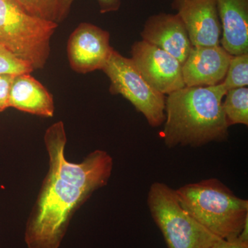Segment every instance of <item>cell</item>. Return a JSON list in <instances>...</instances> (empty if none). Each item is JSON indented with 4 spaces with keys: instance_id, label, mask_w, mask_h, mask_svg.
I'll return each instance as SVG.
<instances>
[{
    "instance_id": "cell-12",
    "label": "cell",
    "mask_w": 248,
    "mask_h": 248,
    "mask_svg": "<svg viewBox=\"0 0 248 248\" xmlns=\"http://www.w3.org/2000/svg\"><path fill=\"white\" fill-rule=\"evenodd\" d=\"M141 36L142 40L170 54L182 65L193 48L177 14L161 13L151 16L145 23Z\"/></svg>"
},
{
    "instance_id": "cell-1",
    "label": "cell",
    "mask_w": 248,
    "mask_h": 248,
    "mask_svg": "<svg viewBox=\"0 0 248 248\" xmlns=\"http://www.w3.org/2000/svg\"><path fill=\"white\" fill-rule=\"evenodd\" d=\"M223 84L185 87L166 98V120L161 137L169 148L201 147L226 141L229 125L223 108Z\"/></svg>"
},
{
    "instance_id": "cell-16",
    "label": "cell",
    "mask_w": 248,
    "mask_h": 248,
    "mask_svg": "<svg viewBox=\"0 0 248 248\" xmlns=\"http://www.w3.org/2000/svg\"><path fill=\"white\" fill-rule=\"evenodd\" d=\"M28 12L45 20L62 22L68 16L64 0H16Z\"/></svg>"
},
{
    "instance_id": "cell-14",
    "label": "cell",
    "mask_w": 248,
    "mask_h": 248,
    "mask_svg": "<svg viewBox=\"0 0 248 248\" xmlns=\"http://www.w3.org/2000/svg\"><path fill=\"white\" fill-rule=\"evenodd\" d=\"M9 106L40 117H52L55 112L53 96L30 73L15 76L9 93Z\"/></svg>"
},
{
    "instance_id": "cell-10",
    "label": "cell",
    "mask_w": 248,
    "mask_h": 248,
    "mask_svg": "<svg viewBox=\"0 0 248 248\" xmlns=\"http://www.w3.org/2000/svg\"><path fill=\"white\" fill-rule=\"evenodd\" d=\"M193 47L220 45L221 26L216 0H173Z\"/></svg>"
},
{
    "instance_id": "cell-7",
    "label": "cell",
    "mask_w": 248,
    "mask_h": 248,
    "mask_svg": "<svg viewBox=\"0 0 248 248\" xmlns=\"http://www.w3.org/2000/svg\"><path fill=\"white\" fill-rule=\"evenodd\" d=\"M102 71L110 81V92L121 94L144 116L149 125L161 126L166 120V97L141 76L131 59L114 50Z\"/></svg>"
},
{
    "instance_id": "cell-2",
    "label": "cell",
    "mask_w": 248,
    "mask_h": 248,
    "mask_svg": "<svg viewBox=\"0 0 248 248\" xmlns=\"http://www.w3.org/2000/svg\"><path fill=\"white\" fill-rule=\"evenodd\" d=\"M92 195L48 170L26 225L28 248H60L72 218Z\"/></svg>"
},
{
    "instance_id": "cell-9",
    "label": "cell",
    "mask_w": 248,
    "mask_h": 248,
    "mask_svg": "<svg viewBox=\"0 0 248 248\" xmlns=\"http://www.w3.org/2000/svg\"><path fill=\"white\" fill-rule=\"evenodd\" d=\"M113 50L109 32L90 23H81L67 45L70 65L79 73L102 70Z\"/></svg>"
},
{
    "instance_id": "cell-18",
    "label": "cell",
    "mask_w": 248,
    "mask_h": 248,
    "mask_svg": "<svg viewBox=\"0 0 248 248\" xmlns=\"http://www.w3.org/2000/svg\"><path fill=\"white\" fill-rule=\"evenodd\" d=\"M34 69L30 64L18 58L0 44V74L17 75L31 73Z\"/></svg>"
},
{
    "instance_id": "cell-8",
    "label": "cell",
    "mask_w": 248,
    "mask_h": 248,
    "mask_svg": "<svg viewBox=\"0 0 248 248\" xmlns=\"http://www.w3.org/2000/svg\"><path fill=\"white\" fill-rule=\"evenodd\" d=\"M131 54L132 61L141 76L161 94L185 87L182 64L170 54L143 40L134 44Z\"/></svg>"
},
{
    "instance_id": "cell-21",
    "label": "cell",
    "mask_w": 248,
    "mask_h": 248,
    "mask_svg": "<svg viewBox=\"0 0 248 248\" xmlns=\"http://www.w3.org/2000/svg\"><path fill=\"white\" fill-rule=\"evenodd\" d=\"M212 248H248V244L243 242L238 238L231 240L221 239Z\"/></svg>"
},
{
    "instance_id": "cell-13",
    "label": "cell",
    "mask_w": 248,
    "mask_h": 248,
    "mask_svg": "<svg viewBox=\"0 0 248 248\" xmlns=\"http://www.w3.org/2000/svg\"><path fill=\"white\" fill-rule=\"evenodd\" d=\"M221 46L230 55L248 53V0H216Z\"/></svg>"
},
{
    "instance_id": "cell-4",
    "label": "cell",
    "mask_w": 248,
    "mask_h": 248,
    "mask_svg": "<svg viewBox=\"0 0 248 248\" xmlns=\"http://www.w3.org/2000/svg\"><path fill=\"white\" fill-rule=\"evenodd\" d=\"M58 26L31 14L16 0H0V44L34 70L45 66Z\"/></svg>"
},
{
    "instance_id": "cell-6",
    "label": "cell",
    "mask_w": 248,
    "mask_h": 248,
    "mask_svg": "<svg viewBox=\"0 0 248 248\" xmlns=\"http://www.w3.org/2000/svg\"><path fill=\"white\" fill-rule=\"evenodd\" d=\"M66 142V130L62 121L48 127L45 135L48 170L92 193L107 186L113 169L112 156L107 151L96 150L81 162H70L65 157Z\"/></svg>"
},
{
    "instance_id": "cell-19",
    "label": "cell",
    "mask_w": 248,
    "mask_h": 248,
    "mask_svg": "<svg viewBox=\"0 0 248 248\" xmlns=\"http://www.w3.org/2000/svg\"><path fill=\"white\" fill-rule=\"evenodd\" d=\"M14 75L0 74V112L9 108V93Z\"/></svg>"
},
{
    "instance_id": "cell-5",
    "label": "cell",
    "mask_w": 248,
    "mask_h": 248,
    "mask_svg": "<svg viewBox=\"0 0 248 248\" xmlns=\"http://www.w3.org/2000/svg\"><path fill=\"white\" fill-rule=\"evenodd\" d=\"M147 203L168 248H212L221 239L190 216L164 183L152 184Z\"/></svg>"
},
{
    "instance_id": "cell-11",
    "label": "cell",
    "mask_w": 248,
    "mask_h": 248,
    "mask_svg": "<svg viewBox=\"0 0 248 248\" xmlns=\"http://www.w3.org/2000/svg\"><path fill=\"white\" fill-rule=\"evenodd\" d=\"M232 58V55L221 45L193 47L182 65L185 86L198 87L221 84Z\"/></svg>"
},
{
    "instance_id": "cell-17",
    "label": "cell",
    "mask_w": 248,
    "mask_h": 248,
    "mask_svg": "<svg viewBox=\"0 0 248 248\" xmlns=\"http://www.w3.org/2000/svg\"><path fill=\"white\" fill-rule=\"evenodd\" d=\"M222 84L227 91L238 88L248 87V53L232 56L226 78Z\"/></svg>"
},
{
    "instance_id": "cell-15",
    "label": "cell",
    "mask_w": 248,
    "mask_h": 248,
    "mask_svg": "<svg viewBox=\"0 0 248 248\" xmlns=\"http://www.w3.org/2000/svg\"><path fill=\"white\" fill-rule=\"evenodd\" d=\"M223 108L229 126L235 124L248 125V89L238 88L227 91Z\"/></svg>"
},
{
    "instance_id": "cell-3",
    "label": "cell",
    "mask_w": 248,
    "mask_h": 248,
    "mask_svg": "<svg viewBox=\"0 0 248 248\" xmlns=\"http://www.w3.org/2000/svg\"><path fill=\"white\" fill-rule=\"evenodd\" d=\"M175 192L186 211L220 239L237 238L248 220V201L216 178L186 184Z\"/></svg>"
},
{
    "instance_id": "cell-20",
    "label": "cell",
    "mask_w": 248,
    "mask_h": 248,
    "mask_svg": "<svg viewBox=\"0 0 248 248\" xmlns=\"http://www.w3.org/2000/svg\"><path fill=\"white\" fill-rule=\"evenodd\" d=\"M75 0H64L67 9H71ZM99 4L102 14L118 11L121 6V0H96Z\"/></svg>"
}]
</instances>
